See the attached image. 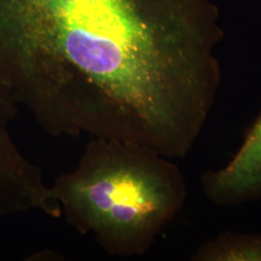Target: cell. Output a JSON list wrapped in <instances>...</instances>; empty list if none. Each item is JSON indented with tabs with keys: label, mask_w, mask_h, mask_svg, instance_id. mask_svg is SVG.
<instances>
[{
	"label": "cell",
	"mask_w": 261,
	"mask_h": 261,
	"mask_svg": "<svg viewBox=\"0 0 261 261\" xmlns=\"http://www.w3.org/2000/svg\"><path fill=\"white\" fill-rule=\"evenodd\" d=\"M211 0H0V84L53 136L185 158L222 84Z\"/></svg>",
	"instance_id": "1"
},
{
	"label": "cell",
	"mask_w": 261,
	"mask_h": 261,
	"mask_svg": "<svg viewBox=\"0 0 261 261\" xmlns=\"http://www.w3.org/2000/svg\"><path fill=\"white\" fill-rule=\"evenodd\" d=\"M171 160L139 143L93 138L50 192L66 221L106 252L142 255L186 201V180Z\"/></svg>",
	"instance_id": "2"
},
{
	"label": "cell",
	"mask_w": 261,
	"mask_h": 261,
	"mask_svg": "<svg viewBox=\"0 0 261 261\" xmlns=\"http://www.w3.org/2000/svg\"><path fill=\"white\" fill-rule=\"evenodd\" d=\"M15 100L0 84V219L28 211H47L49 186L40 169L30 163L12 139L10 124L16 113Z\"/></svg>",
	"instance_id": "3"
},
{
	"label": "cell",
	"mask_w": 261,
	"mask_h": 261,
	"mask_svg": "<svg viewBox=\"0 0 261 261\" xmlns=\"http://www.w3.org/2000/svg\"><path fill=\"white\" fill-rule=\"evenodd\" d=\"M200 184L214 205L238 207L260 201L261 112L233 157L224 167L204 172Z\"/></svg>",
	"instance_id": "4"
},
{
	"label": "cell",
	"mask_w": 261,
	"mask_h": 261,
	"mask_svg": "<svg viewBox=\"0 0 261 261\" xmlns=\"http://www.w3.org/2000/svg\"><path fill=\"white\" fill-rule=\"evenodd\" d=\"M193 261H261V233L224 232L201 244Z\"/></svg>",
	"instance_id": "5"
}]
</instances>
